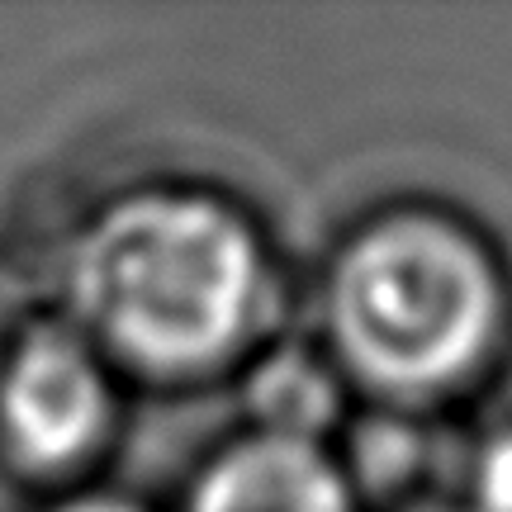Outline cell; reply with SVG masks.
Listing matches in <instances>:
<instances>
[{"label":"cell","mask_w":512,"mask_h":512,"mask_svg":"<svg viewBox=\"0 0 512 512\" xmlns=\"http://www.w3.org/2000/svg\"><path fill=\"white\" fill-rule=\"evenodd\" d=\"M166 512H370L337 441L233 422L190 460Z\"/></svg>","instance_id":"4"},{"label":"cell","mask_w":512,"mask_h":512,"mask_svg":"<svg viewBox=\"0 0 512 512\" xmlns=\"http://www.w3.org/2000/svg\"><path fill=\"white\" fill-rule=\"evenodd\" d=\"M238 422L256 427H275V432H294V437H318L337 441L356 418L347 384L337 380L328 356L318 351L304 323L285 332L261 361H256L238 384Z\"/></svg>","instance_id":"5"},{"label":"cell","mask_w":512,"mask_h":512,"mask_svg":"<svg viewBox=\"0 0 512 512\" xmlns=\"http://www.w3.org/2000/svg\"><path fill=\"white\" fill-rule=\"evenodd\" d=\"M304 271L266 209L200 171H138L67 209L38 304L100 347L133 394H228L299 328Z\"/></svg>","instance_id":"1"},{"label":"cell","mask_w":512,"mask_h":512,"mask_svg":"<svg viewBox=\"0 0 512 512\" xmlns=\"http://www.w3.org/2000/svg\"><path fill=\"white\" fill-rule=\"evenodd\" d=\"M133 399L100 347L34 299L0 332V479L29 498L110 479Z\"/></svg>","instance_id":"3"},{"label":"cell","mask_w":512,"mask_h":512,"mask_svg":"<svg viewBox=\"0 0 512 512\" xmlns=\"http://www.w3.org/2000/svg\"><path fill=\"white\" fill-rule=\"evenodd\" d=\"M24 512H166V503H152L147 494L114 484V479H91V484H76L62 494L29 498Z\"/></svg>","instance_id":"7"},{"label":"cell","mask_w":512,"mask_h":512,"mask_svg":"<svg viewBox=\"0 0 512 512\" xmlns=\"http://www.w3.org/2000/svg\"><path fill=\"white\" fill-rule=\"evenodd\" d=\"M299 323L361 413L465 422L512 366V256L460 204L384 195L304 271Z\"/></svg>","instance_id":"2"},{"label":"cell","mask_w":512,"mask_h":512,"mask_svg":"<svg viewBox=\"0 0 512 512\" xmlns=\"http://www.w3.org/2000/svg\"><path fill=\"white\" fill-rule=\"evenodd\" d=\"M399 512H475V508H465V503L451 494H437V498H422V503H408V508H399Z\"/></svg>","instance_id":"8"},{"label":"cell","mask_w":512,"mask_h":512,"mask_svg":"<svg viewBox=\"0 0 512 512\" xmlns=\"http://www.w3.org/2000/svg\"><path fill=\"white\" fill-rule=\"evenodd\" d=\"M451 498L475 512H512V413L465 427Z\"/></svg>","instance_id":"6"}]
</instances>
